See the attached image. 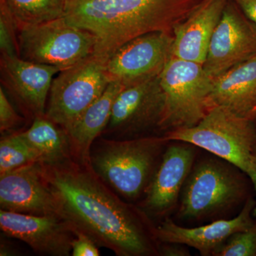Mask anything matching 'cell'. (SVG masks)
<instances>
[{
  "label": "cell",
  "mask_w": 256,
  "mask_h": 256,
  "mask_svg": "<svg viewBox=\"0 0 256 256\" xmlns=\"http://www.w3.org/2000/svg\"><path fill=\"white\" fill-rule=\"evenodd\" d=\"M40 164L64 220L74 229L117 256H160L156 226L149 216L111 191L90 164L74 158L57 164Z\"/></svg>",
  "instance_id": "obj_1"
},
{
  "label": "cell",
  "mask_w": 256,
  "mask_h": 256,
  "mask_svg": "<svg viewBox=\"0 0 256 256\" xmlns=\"http://www.w3.org/2000/svg\"><path fill=\"white\" fill-rule=\"evenodd\" d=\"M202 0H66L64 16L95 37L94 55L108 60L124 44L152 32L172 34Z\"/></svg>",
  "instance_id": "obj_2"
},
{
  "label": "cell",
  "mask_w": 256,
  "mask_h": 256,
  "mask_svg": "<svg viewBox=\"0 0 256 256\" xmlns=\"http://www.w3.org/2000/svg\"><path fill=\"white\" fill-rule=\"evenodd\" d=\"M208 154L197 156L184 185L176 212L181 222L208 223L232 218L230 214L240 212L254 196L255 190L246 173Z\"/></svg>",
  "instance_id": "obj_3"
},
{
  "label": "cell",
  "mask_w": 256,
  "mask_h": 256,
  "mask_svg": "<svg viewBox=\"0 0 256 256\" xmlns=\"http://www.w3.org/2000/svg\"><path fill=\"white\" fill-rule=\"evenodd\" d=\"M170 141L164 134L101 139L90 150V165L116 193L134 201L144 196Z\"/></svg>",
  "instance_id": "obj_4"
},
{
  "label": "cell",
  "mask_w": 256,
  "mask_h": 256,
  "mask_svg": "<svg viewBox=\"0 0 256 256\" xmlns=\"http://www.w3.org/2000/svg\"><path fill=\"white\" fill-rule=\"evenodd\" d=\"M226 160L244 172L252 168L256 152V122L224 106H213L194 127L164 134Z\"/></svg>",
  "instance_id": "obj_5"
},
{
  "label": "cell",
  "mask_w": 256,
  "mask_h": 256,
  "mask_svg": "<svg viewBox=\"0 0 256 256\" xmlns=\"http://www.w3.org/2000/svg\"><path fill=\"white\" fill-rule=\"evenodd\" d=\"M166 98L162 134L196 126L213 106V80L203 64L172 56L160 75Z\"/></svg>",
  "instance_id": "obj_6"
},
{
  "label": "cell",
  "mask_w": 256,
  "mask_h": 256,
  "mask_svg": "<svg viewBox=\"0 0 256 256\" xmlns=\"http://www.w3.org/2000/svg\"><path fill=\"white\" fill-rule=\"evenodd\" d=\"M18 56L34 63L73 66L95 54V37L64 16L36 24L18 26Z\"/></svg>",
  "instance_id": "obj_7"
},
{
  "label": "cell",
  "mask_w": 256,
  "mask_h": 256,
  "mask_svg": "<svg viewBox=\"0 0 256 256\" xmlns=\"http://www.w3.org/2000/svg\"><path fill=\"white\" fill-rule=\"evenodd\" d=\"M110 82L105 60L94 54L60 70L52 82L45 116L67 130Z\"/></svg>",
  "instance_id": "obj_8"
},
{
  "label": "cell",
  "mask_w": 256,
  "mask_h": 256,
  "mask_svg": "<svg viewBox=\"0 0 256 256\" xmlns=\"http://www.w3.org/2000/svg\"><path fill=\"white\" fill-rule=\"evenodd\" d=\"M166 98L160 76L124 86L102 134L126 140L162 134Z\"/></svg>",
  "instance_id": "obj_9"
},
{
  "label": "cell",
  "mask_w": 256,
  "mask_h": 256,
  "mask_svg": "<svg viewBox=\"0 0 256 256\" xmlns=\"http://www.w3.org/2000/svg\"><path fill=\"white\" fill-rule=\"evenodd\" d=\"M198 149L182 141L170 140L168 143L140 206L149 216L168 218L176 210Z\"/></svg>",
  "instance_id": "obj_10"
},
{
  "label": "cell",
  "mask_w": 256,
  "mask_h": 256,
  "mask_svg": "<svg viewBox=\"0 0 256 256\" xmlns=\"http://www.w3.org/2000/svg\"><path fill=\"white\" fill-rule=\"evenodd\" d=\"M174 36L166 32H152L124 44L106 62L110 82L130 85L158 76L172 56Z\"/></svg>",
  "instance_id": "obj_11"
},
{
  "label": "cell",
  "mask_w": 256,
  "mask_h": 256,
  "mask_svg": "<svg viewBox=\"0 0 256 256\" xmlns=\"http://www.w3.org/2000/svg\"><path fill=\"white\" fill-rule=\"evenodd\" d=\"M256 54V24L228 0L212 36L204 68L212 78Z\"/></svg>",
  "instance_id": "obj_12"
},
{
  "label": "cell",
  "mask_w": 256,
  "mask_h": 256,
  "mask_svg": "<svg viewBox=\"0 0 256 256\" xmlns=\"http://www.w3.org/2000/svg\"><path fill=\"white\" fill-rule=\"evenodd\" d=\"M0 207L8 212L63 218L60 203L40 162L0 175Z\"/></svg>",
  "instance_id": "obj_13"
},
{
  "label": "cell",
  "mask_w": 256,
  "mask_h": 256,
  "mask_svg": "<svg viewBox=\"0 0 256 256\" xmlns=\"http://www.w3.org/2000/svg\"><path fill=\"white\" fill-rule=\"evenodd\" d=\"M0 228L42 255L68 256L75 238L68 220L56 216L25 214L0 210Z\"/></svg>",
  "instance_id": "obj_14"
},
{
  "label": "cell",
  "mask_w": 256,
  "mask_h": 256,
  "mask_svg": "<svg viewBox=\"0 0 256 256\" xmlns=\"http://www.w3.org/2000/svg\"><path fill=\"white\" fill-rule=\"evenodd\" d=\"M60 69L1 55L0 73L3 88L10 92L24 112L32 118L45 116L50 86Z\"/></svg>",
  "instance_id": "obj_15"
},
{
  "label": "cell",
  "mask_w": 256,
  "mask_h": 256,
  "mask_svg": "<svg viewBox=\"0 0 256 256\" xmlns=\"http://www.w3.org/2000/svg\"><path fill=\"white\" fill-rule=\"evenodd\" d=\"M256 206V200L250 197L233 218L191 228L182 226L168 217L156 227V238L160 242H178L193 248L202 256H215L230 236L246 230L254 224L252 210Z\"/></svg>",
  "instance_id": "obj_16"
},
{
  "label": "cell",
  "mask_w": 256,
  "mask_h": 256,
  "mask_svg": "<svg viewBox=\"0 0 256 256\" xmlns=\"http://www.w3.org/2000/svg\"><path fill=\"white\" fill-rule=\"evenodd\" d=\"M228 0H202L173 30L172 56L203 64L216 28Z\"/></svg>",
  "instance_id": "obj_17"
},
{
  "label": "cell",
  "mask_w": 256,
  "mask_h": 256,
  "mask_svg": "<svg viewBox=\"0 0 256 256\" xmlns=\"http://www.w3.org/2000/svg\"><path fill=\"white\" fill-rule=\"evenodd\" d=\"M212 106H220L254 120L256 114V54L214 78Z\"/></svg>",
  "instance_id": "obj_18"
},
{
  "label": "cell",
  "mask_w": 256,
  "mask_h": 256,
  "mask_svg": "<svg viewBox=\"0 0 256 256\" xmlns=\"http://www.w3.org/2000/svg\"><path fill=\"white\" fill-rule=\"evenodd\" d=\"M124 86L121 82H110L104 94L66 130L74 159L90 164L92 144L107 127L114 100Z\"/></svg>",
  "instance_id": "obj_19"
},
{
  "label": "cell",
  "mask_w": 256,
  "mask_h": 256,
  "mask_svg": "<svg viewBox=\"0 0 256 256\" xmlns=\"http://www.w3.org/2000/svg\"><path fill=\"white\" fill-rule=\"evenodd\" d=\"M20 134L42 164H57L73 158L66 131L45 116L35 118L31 127Z\"/></svg>",
  "instance_id": "obj_20"
},
{
  "label": "cell",
  "mask_w": 256,
  "mask_h": 256,
  "mask_svg": "<svg viewBox=\"0 0 256 256\" xmlns=\"http://www.w3.org/2000/svg\"><path fill=\"white\" fill-rule=\"evenodd\" d=\"M18 26L36 24L64 16L66 0H3Z\"/></svg>",
  "instance_id": "obj_21"
},
{
  "label": "cell",
  "mask_w": 256,
  "mask_h": 256,
  "mask_svg": "<svg viewBox=\"0 0 256 256\" xmlns=\"http://www.w3.org/2000/svg\"><path fill=\"white\" fill-rule=\"evenodd\" d=\"M35 162H40L38 156L22 138L20 132L2 138L0 175Z\"/></svg>",
  "instance_id": "obj_22"
},
{
  "label": "cell",
  "mask_w": 256,
  "mask_h": 256,
  "mask_svg": "<svg viewBox=\"0 0 256 256\" xmlns=\"http://www.w3.org/2000/svg\"><path fill=\"white\" fill-rule=\"evenodd\" d=\"M215 256H256V218L250 228L230 236Z\"/></svg>",
  "instance_id": "obj_23"
},
{
  "label": "cell",
  "mask_w": 256,
  "mask_h": 256,
  "mask_svg": "<svg viewBox=\"0 0 256 256\" xmlns=\"http://www.w3.org/2000/svg\"><path fill=\"white\" fill-rule=\"evenodd\" d=\"M18 25L3 0H0V50L1 55L18 56Z\"/></svg>",
  "instance_id": "obj_24"
},
{
  "label": "cell",
  "mask_w": 256,
  "mask_h": 256,
  "mask_svg": "<svg viewBox=\"0 0 256 256\" xmlns=\"http://www.w3.org/2000/svg\"><path fill=\"white\" fill-rule=\"evenodd\" d=\"M22 118L15 111L5 94L2 86L0 88V131L2 134L12 130L22 124Z\"/></svg>",
  "instance_id": "obj_25"
},
{
  "label": "cell",
  "mask_w": 256,
  "mask_h": 256,
  "mask_svg": "<svg viewBox=\"0 0 256 256\" xmlns=\"http://www.w3.org/2000/svg\"><path fill=\"white\" fill-rule=\"evenodd\" d=\"M75 233L72 244V255L73 256H98L100 255L98 246L92 238L84 232L74 229Z\"/></svg>",
  "instance_id": "obj_26"
},
{
  "label": "cell",
  "mask_w": 256,
  "mask_h": 256,
  "mask_svg": "<svg viewBox=\"0 0 256 256\" xmlns=\"http://www.w3.org/2000/svg\"><path fill=\"white\" fill-rule=\"evenodd\" d=\"M159 255L163 256H190L188 246L178 242H160Z\"/></svg>",
  "instance_id": "obj_27"
},
{
  "label": "cell",
  "mask_w": 256,
  "mask_h": 256,
  "mask_svg": "<svg viewBox=\"0 0 256 256\" xmlns=\"http://www.w3.org/2000/svg\"><path fill=\"white\" fill-rule=\"evenodd\" d=\"M242 13L256 24V0H234Z\"/></svg>",
  "instance_id": "obj_28"
},
{
  "label": "cell",
  "mask_w": 256,
  "mask_h": 256,
  "mask_svg": "<svg viewBox=\"0 0 256 256\" xmlns=\"http://www.w3.org/2000/svg\"><path fill=\"white\" fill-rule=\"evenodd\" d=\"M252 180V185H254V190H255V194L256 195V152L255 158H254V162H252V168L249 170L248 172L247 173ZM252 215L256 218V206L252 210Z\"/></svg>",
  "instance_id": "obj_29"
},
{
  "label": "cell",
  "mask_w": 256,
  "mask_h": 256,
  "mask_svg": "<svg viewBox=\"0 0 256 256\" xmlns=\"http://www.w3.org/2000/svg\"><path fill=\"white\" fill-rule=\"evenodd\" d=\"M254 121H255V122H256V114L255 118H254Z\"/></svg>",
  "instance_id": "obj_30"
}]
</instances>
